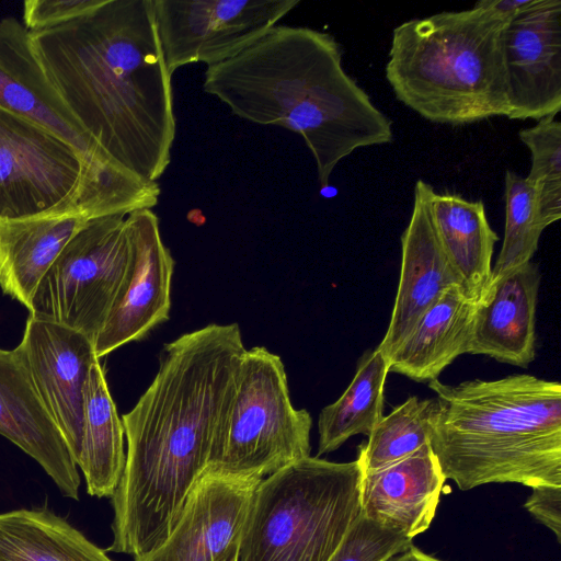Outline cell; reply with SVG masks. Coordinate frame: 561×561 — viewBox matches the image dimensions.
<instances>
[{
  "label": "cell",
  "instance_id": "3",
  "mask_svg": "<svg viewBox=\"0 0 561 561\" xmlns=\"http://www.w3.org/2000/svg\"><path fill=\"white\" fill-rule=\"evenodd\" d=\"M203 89L237 116L299 134L321 187L356 149L389 144L391 122L342 66L330 34L275 25L234 57L207 67Z\"/></svg>",
  "mask_w": 561,
  "mask_h": 561
},
{
  "label": "cell",
  "instance_id": "24",
  "mask_svg": "<svg viewBox=\"0 0 561 561\" xmlns=\"http://www.w3.org/2000/svg\"><path fill=\"white\" fill-rule=\"evenodd\" d=\"M0 561H113L65 518L46 508L0 513Z\"/></svg>",
  "mask_w": 561,
  "mask_h": 561
},
{
  "label": "cell",
  "instance_id": "5",
  "mask_svg": "<svg viewBox=\"0 0 561 561\" xmlns=\"http://www.w3.org/2000/svg\"><path fill=\"white\" fill-rule=\"evenodd\" d=\"M503 28L474 7L401 23L393 28L386 65L396 98L439 124L505 116Z\"/></svg>",
  "mask_w": 561,
  "mask_h": 561
},
{
  "label": "cell",
  "instance_id": "22",
  "mask_svg": "<svg viewBox=\"0 0 561 561\" xmlns=\"http://www.w3.org/2000/svg\"><path fill=\"white\" fill-rule=\"evenodd\" d=\"M431 219L451 266L466 294L479 302L492 275V255L499 240L491 228L482 201H468L450 193H428Z\"/></svg>",
  "mask_w": 561,
  "mask_h": 561
},
{
  "label": "cell",
  "instance_id": "2",
  "mask_svg": "<svg viewBox=\"0 0 561 561\" xmlns=\"http://www.w3.org/2000/svg\"><path fill=\"white\" fill-rule=\"evenodd\" d=\"M31 41L84 131L123 169L157 182L171 162L176 121L152 0H102L69 23L31 32Z\"/></svg>",
  "mask_w": 561,
  "mask_h": 561
},
{
  "label": "cell",
  "instance_id": "4",
  "mask_svg": "<svg viewBox=\"0 0 561 561\" xmlns=\"http://www.w3.org/2000/svg\"><path fill=\"white\" fill-rule=\"evenodd\" d=\"M428 387L432 449L462 491L488 483L561 486V385L527 374Z\"/></svg>",
  "mask_w": 561,
  "mask_h": 561
},
{
  "label": "cell",
  "instance_id": "13",
  "mask_svg": "<svg viewBox=\"0 0 561 561\" xmlns=\"http://www.w3.org/2000/svg\"><path fill=\"white\" fill-rule=\"evenodd\" d=\"M262 480L204 471L167 538L134 561H230Z\"/></svg>",
  "mask_w": 561,
  "mask_h": 561
},
{
  "label": "cell",
  "instance_id": "25",
  "mask_svg": "<svg viewBox=\"0 0 561 561\" xmlns=\"http://www.w3.org/2000/svg\"><path fill=\"white\" fill-rule=\"evenodd\" d=\"M388 373L387 358L379 350H368L360 356L348 387L319 414L317 457L336 450L352 436L371 433L383 416Z\"/></svg>",
  "mask_w": 561,
  "mask_h": 561
},
{
  "label": "cell",
  "instance_id": "26",
  "mask_svg": "<svg viewBox=\"0 0 561 561\" xmlns=\"http://www.w3.org/2000/svg\"><path fill=\"white\" fill-rule=\"evenodd\" d=\"M436 410L435 398L412 396L383 415L358 448L356 460L362 473L389 466L431 444Z\"/></svg>",
  "mask_w": 561,
  "mask_h": 561
},
{
  "label": "cell",
  "instance_id": "34",
  "mask_svg": "<svg viewBox=\"0 0 561 561\" xmlns=\"http://www.w3.org/2000/svg\"><path fill=\"white\" fill-rule=\"evenodd\" d=\"M230 561H237V560H236V559H233V560H230Z\"/></svg>",
  "mask_w": 561,
  "mask_h": 561
},
{
  "label": "cell",
  "instance_id": "17",
  "mask_svg": "<svg viewBox=\"0 0 561 561\" xmlns=\"http://www.w3.org/2000/svg\"><path fill=\"white\" fill-rule=\"evenodd\" d=\"M0 434L32 457L64 496L79 500L78 467L14 350L0 348Z\"/></svg>",
  "mask_w": 561,
  "mask_h": 561
},
{
  "label": "cell",
  "instance_id": "29",
  "mask_svg": "<svg viewBox=\"0 0 561 561\" xmlns=\"http://www.w3.org/2000/svg\"><path fill=\"white\" fill-rule=\"evenodd\" d=\"M410 546L411 538L360 512L329 561H387Z\"/></svg>",
  "mask_w": 561,
  "mask_h": 561
},
{
  "label": "cell",
  "instance_id": "8",
  "mask_svg": "<svg viewBox=\"0 0 561 561\" xmlns=\"http://www.w3.org/2000/svg\"><path fill=\"white\" fill-rule=\"evenodd\" d=\"M312 419L291 404L282 358L245 350L233 396L205 471L263 480L310 456Z\"/></svg>",
  "mask_w": 561,
  "mask_h": 561
},
{
  "label": "cell",
  "instance_id": "23",
  "mask_svg": "<svg viewBox=\"0 0 561 561\" xmlns=\"http://www.w3.org/2000/svg\"><path fill=\"white\" fill-rule=\"evenodd\" d=\"M125 431L99 360L90 368L83 391V419L77 467L87 492L112 497L121 480L126 451Z\"/></svg>",
  "mask_w": 561,
  "mask_h": 561
},
{
  "label": "cell",
  "instance_id": "20",
  "mask_svg": "<svg viewBox=\"0 0 561 561\" xmlns=\"http://www.w3.org/2000/svg\"><path fill=\"white\" fill-rule=\"evenodd\" d=\"M93 218L67 211L22 219H0V287L30 308L33 295L66 244Z\"/></svg>",
  "mask_w": 561,
  "mask_h": 561
},
{
  "label": "cell",
  "instance_id": "18",
  "mask_svg": "<svg viewBox=\"0 0 561 561\" xmlns=\"http://www.w3.org/2000/svg\"><path fill=\"white\" fill-rule=\"evenodd\" d=\"M541 275L528 262L492 278L477 302L466 354L485 355L518 367L536 356V308Z\"/></svg>",
  "mask_w": 561,
  "mask_h": 561
},
{
  "label": "cell",
  "instance_id": "7",
  "mask_svg": "<svg viewBox=\"0 0 561 561\" xmlns=\"http://www.w3.org/2000/svg\"><path fill=\"white\" fill-rule=\"evenodd\" d=\"M357 460L306 457L257 485L237 561H329L360 513Z\"/></svg>",
  "mask_w": 561,
  "mask_h": 561
},
{
  "label": "cell",
  "instance_id": "33",
  "mask_svg": "<svg viewBox=\"0 0 561 561\" xmlns=\"http://www.w3.org/2000/svg\"><path fill=\"white\" fill-rule=\"evenodd\" d=\"M387 561H443V560L437 559L431 554H427L412 545L407 550L393 556L392 558H390Z\"/></svg>",
  "mask_w": 561,
  "mask_h": 561
},
{
  "label": "cell",
  "instance_id": "21",
  "mask_svg": "<svg viewBox=\"0 0 561 561\" xmlns=\"http://www.w3.org/2000/svg\"><path fill=\"white\" fill-rule=\"evenodd\" d=\"M476 307L462 287L449 288L387 358L389 373L415 381L438 379L448 365L466 354Z\"/></svg>",
  "mask_w": 561,
  "mask_h": 561
},
{
  "label": "cell",
  "instance_id": "19",
  "mask_svg": "<svg viewBox=\"0 0 561 561\" xmlns=\"http://www.w3.org/2000/svg\"><path fill=\"white\" fill-rule=\"evenodd\" d=\"M445 476L431 444L397 462L362 473L360 512L413 539L437 510Z\"/></svg>",
  "mask_w": 561,
  "mask_h": 561
},
{
  "label": "cell",
  "instance_id": "6",
  "mask_svg": "<svg viewBox=\"0 0 561 561\" xmlns=\"http://www.w3.org/2000/svg\"><path fill=\"white\" fill-rule=\"evenodd\" d=\"M160 193L157 182L102 165L39 123L0 107V219L129 214L152 209Z\"/></svg>",
  "mask_w": 561,
  "mask_h": 561
},
{
  "label": "cell",
  "instance_id": "28",
  "mask_svg": "<svg viewBox=\"0 0 561 561\" xmlns=\"http://www.w3.org/2000/svg\"><path fill=\"white\" fill-rule=\"evenodd\" d=\"M504 184V238L491 279L530 262L545 230L538 218L534 191L526 179L507 170Z\"/></svg>",
  "mask_w": 561,
  "mask_h": 561
},
{
  "label": "cell",
  "instance_id": "15",
  "mask_svg": "<svg viewBox=\"0 0 561 561\" xmlns=\"http://www.w3.org/2000/svg\"><path fill=\"white\" fill-rule=\"evenodd\" d=\"M431 188L432 185L427 182L416 181L412 215L401 236L397 296L386 334L376 347L386 358L407 337L422 314L449 288H463L440 245L431 219Z\"/></svg>",
  "mask_w": 561,
  "mask_h": 561
},
{
  "label": "cell",
  "instance_id": "12",
  "mask_svg": "<svg viewBox=\"0 0 561 561\" xmlns=\"http://www.w3.org/2000/svg\"><path fill=\"white\" fill-rule=\"evenodd\" d=\"M76 462L81 443L84 385L99 360L93 341L46 318L28 316L14 348Z\"/></svg>",
  "mask_w": 561,
  "mask_h": 561
},
{
  "label": "cell",
  "instance_id": "32",
  "mask_svg": "<svg viewBox=\"0 0 561 561\" xmlns=\"http://www.w3.org/2000/svg\"><path fill=\"white\" fill-rule=\"evenodd\" d=\"M533 1L534 0H481L473 7L493 22L505 27L520 12L527 9Z\"/></svg>",
  "mask_w": 561,
  "mask_h": 561
},
{
  "label": "cell",
  "instance_id": "1",
  "mask_svg": "<svg viewBox=\"0 0 561 561\" xmlns=\"http://www.w3.org/2000/svg\"><path fill=\"white\" fill-rule=\"evenodd\" d=\"M245 350L237 323H210L164 344L156 377L122 416L127 451L105 551L140 558L170 534L208 466Z\"/></svg>",
  "mask_w": 561,
  "mask_h": 561
},
{
  "label": "cell",
  "instance_id": "16",
  "mask_svg": "<svg viewBox=\"0 0 561 561\" xmlns=\"http://www.w3.org/2000/svg\"><path fill=\"white\" fill-rule=\"evenodd\" d=\"M0 107L47 127L95 162L123 169L73 117L44 72L31 32L13 16L0 19Z\"/></svg>",
  "mask_w": 561,
  "mask_h": 561
},
{
  "label": "cell",
  "instance_id": "9",
  "mask_svg": "<svg viewBox=\"0 0 561 561\" xmlns=\"http://www.w3.org/2000/svg\"><path fill=\"white\" fill-rule=\"evenodd\" d=\"M131 256L128 214L91 219L41 279L30 314L69 327L94 343L122 291Z\"/></svg>",
  "mask_w": 561,
  "mask_h": 561
},
{
  "label": "cell",
  "instance_id": "10",
  "mask_svg": "<svg viewBox=\"0 0 561 561\" xmlns=\"http://www.w3.org/2000/svg\"><path fill=\"white\" fill-rule=\"evenodd\" d=\"M299 0H152L165 66L226 61L264 35Z\"/></svg>",
  "mask_w": 561,
  "mask_h": 561
},
{
  "label": "cell",
  "instance_id": "11",
  "mask_svg": "<svg viewBox=\"0 0 561 561\" xmlns=\"http://www.w3.org/2000/svg\"><path fill=\"white\" fill-rule=\"evenodd\" d=\"M506 117L541 119L561 110V1L534 0L501 33Z\"/></svg>",
  "mask_w": 561,
  "mask_h": 561
},
{
  "label": "cell",
  "instance_id": "31",
  "mask_svg": "<svg viewBox=\"0 0 561 561\" xmlns=\"http://www.w3.org/2000/svg\"><path fill=\"white\" fill-rule=\"evenodd\" d=\"M526 510L548 527L561 542V486L533 488L525 503Z\"/></svg>",
  "mask_w": 561,
  "mask_h": 561
},
{
  "label": "cell",
  "instance_id": "30",
  "mask_svg": "<svg viewBox=\"0 0 561 561\" xmlns=\"http://www.w3.org/2000/svg\"><path fill=\"white\" fill-rule=\"evenodd\" d=\"M102 0H28L23 3L22 23L30 32L54 28L88 13Z\"/></svg>",
  "mask_w": 561,
  "mask_h": 561
},
{
  "label": "cell",
  "instance_id": "14",
  "mask_svg": "<svg viewBox=\"0 0 561 561\" xmlns=\"http://www.w3.org/2000/svg\"><path fill=\"white\" fill-rule=\"evenodd\" d=\"M133 256L125 284L94 340L100 359L114 350L139 341L169 319L174 260L162 240L152 209L128 214Z\"/></svg>",
  "mask_w": 561,
  "mask_h": 561
},
{
  "label": "cell",
  "instance_id": "27",
  "mask_svg": "<svg viewBox=\"0 0 561 561\" xmlns=\"http://www.w3.org/2000/svg\"><path fill=\"white\" fill-rule=\"evenodd\" d=\"M529 149L531 165L525 178L534 191L537 214L543 229L561 218V123L553 116L519 130Z\"/></svg>",
  "mask_w": 561,
  "mask_h": 561
}]
</instances>
